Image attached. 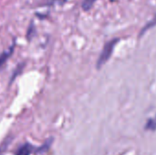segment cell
<instances>
[{"label":"cell","instance_id":"6da1fadb","mask_svg":"<svg viewBox=\"0 0 156 155\" xmlns=\"http://www.w3.org/2000/svg\"><path fill=\"white\" fill-rule=\"evenodd\" d=\"M117 42H118V39H113V40H111L110 42H108L104 46V48H103V49H102V51L101 53V56H100V58L98 59L97 68L100 69L103 64H105L109 60V58H111V56L112 54V51H113V48H114Z\"/></svg>","mask_w":156,"mask_h":155},{"label":"cell","instance_id":"7a4b0ae2","mask_svg":"<svg viewBox=\"0 0 156 155\" xmlns=\"http://www.w3.org/2000/svg\"><path fill=\"white\" fill-rule=\"evenodd\" d=\"M33 151H34V146H32L29 143H25L16 150L15 155H30L33 153Z\"/></svg>","mask_w":156,"mask_h":155},{"label":"cell","instance_id":"3957f363","mask_svg":"<svg viewBox=\"0 0 156 155\" xmlns=\"http://www.w3.org/2000/svg\"><path fill=\"white\" fill-rule=\"evenodd\" d=\"M12 51H13V48H10L7 51H5L3 54L0 55V67H2V65L7 60V58L12 54Z\"/></svg>","mask_w":156,"mask_h":155},{"label":"cell","instance_id":"277c9868","mask_svg":"<svg viewBox=\"0 0 156 155\" xmlns=\"http://www.w3.org/2000/svg\"><path fill=\"white\" fill-rule=\"evenodd\" d=\"M146 130H150V131H155L156 130V119H150L148 120L146 126H145Z\"/></svg>","mask_w":156,"mask_h":155},{"label":"cell","instance_id":"5b68a950","mask_svg":"<svg viewBox=\"0 0 156 155\" xmlns=\"http://www.w3.org/2000/svg\"><path fill=\"white\" fill-rule=\"evenodd\" d=\"M96 2V0H83L82 2V8L84 10H89L92 7L93 4Z\"/></svg>","mask_w":156,"mask_h":155}]
</instances>
